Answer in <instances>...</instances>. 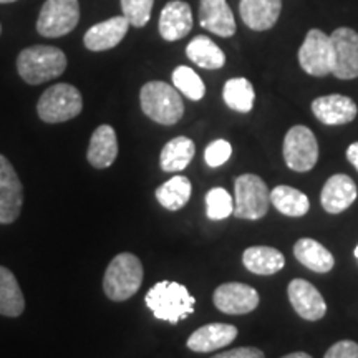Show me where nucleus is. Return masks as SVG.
<instances>
[{"mask_svg":"<svg viewBox=\"0 0 358 358\" xmlns=\"http://www.w3.org/2000/svg\"><path fill=\"white\" fill-rule=\"evenodd\" d=\"M145 302L156 319L176 325L179 320L186 319L194 312L196 299L185 285L163 280L148 290Z\"/></svg>","mask_w":358,"mask_h":358,"instance_id":"1","label":"nucleus"},{"mask_svg":"<svg viewBox=\"0 0 358 358\" xmlns=\"http://www.w3.org/2000/svg\"><path fill=\"white\" fill-rule=\"evenodd\" d=\"M17 70L29 85H40L60 77L66 70L65 53L50 45H34L19 53Z\"/></svg>","mask_w":358,"mask_h":358,"instance_id":"2","label":"nucleus"},{"mask_svg":"<svg viewBox=\"0 0 358 358\" xmlns=\"http://www.w3.org/2000/svg\"><path fill=\"white\" fill-rule=\"evenodd\" d=\"M143 264L131 252H122L113 257L103 277V290L113 302L131 299L141 287Z\"/></svg>","mask_w":358,"mask_h":358,"instance_id":"3","label":"nucleus"},{"mask_svg":"<svg viewBox=\"0 0 358 358\" xmlns=\"http://www.w3.org/2000/svg\"><path fill=\"white\" fill-rule=\"evenodd\" d=\"M141 110L159 124H176L185 115V103L178 90L164 82H148L140 93Z\"/></svg>","mask_w":358,"mask_h":358,"instance_id":"4","label":"nucleus"},{"mask_svg":"<svg viewBox=\"0 0 358 358\" xmlns=\"http://www.w3.org/2000/svg\"><path fill=\"white\" fill-rule=\"evenodd\" d=\"M83 100L78 88L69 83H57L47 88L37 103V113L45 123H64L82 113Z\"/></svg>","mask_w":358,"mask_h":358,"instance_id":"5","label":"nucleus"},{"mask_svg":"<svg viewBox=\"0 0 358 358\" xmlns=\"http://www.w3.org/2000/svg\"><path fill=\"white\" fill-rule=\"evenodd\" d=\"M234 216L256 221L267 214L271 204V192L257 174H243L234 182Z\"/></svg>","mask_w":358,"mask_h":358,"instance_id":"6","label":"nucleus"},{"mask_svg":"<svg viewBox=\"0 0 358 358\" xmlns=\"http://www.w3.org/2000/svg\"><path fill=\"white\" fill-rule=\"evenodd\" d=\"M80 22L78 0H47L37 19V32L47 38L64 37Z\"/></svg>","mask_w":358,"mask_h":358,"instance_id":"7","label":"nucleus"},{"mask_svg":"<svg viewBox=\"0 0 358 358\" xmlns=\"http://www.w3.org/2000/svg\"><path fill=\"white\" fill-rule=\"evenodd\" d=\"M284 159L285 164L297 173H307L319 161V143L310 128H290L284 138Z\"/></svg>","mask_w":358,"mask_h":358,"instance_id":"8","label":"nucleus"},{"mask_svg":"<svg viewBox=\"0 0 358 358\" xmlns=\"http://www.w3.org/2000/svg\"><path fill=\"white\" fill-rule=\"evenodd\" d=\"M299 64L312 77H327L334 70L332 40L319 29H312L299 48Z\"/></svg>","mask_w":358,"mask_h":358,"instance_id":"9","label":"nucleus"},{"mask_svg":"<svg viewBox=\"0 0 358 358\" xmlns=\"http://www.w3.org/2000/svg\"><path fill=\"white\" fill-rule=\"evenodd\" d=\"M24 187L12 163L0 155V224H12L20 216Z\"/></svg>","mask_w":358,"mask_h":358,"instance_id":"10","label":"nucleus"},{"mask_svg":"<svg viewBox=\"0 0 358 358\" xmlns=\"http://www.w3.org/2000/svg\"><path fill=\"white\" fill-rule=\"evenodd\" d=\"M334 70L338 80H353L358 77V34L348 27H340L332 34Z\"/></svg>","mask_w":358,"mask_h":358,"instance_id":"11","label":"nucleus"},{"mask_svg":"<svg viewBox=\"0 0 358 358\" xmlns=\"http://www.w3.org/2000/svg\"><path fill=\"white\" fill-rule=\"evenodd\" d=\"M213 301L216 308L227 315H244L256 310L259 302L257 290L250 287L248 284H241V282H229V284H222L214 290Z\"/></svg>","mask_w":358,"mask_h":358,"instance_id":"12","label":"nucleus"},{"mask_svg":"<svg viewBox=\"0 0 358 358\" xmlns=\"http://www.w3.org/2000/svg\"><path fill=\"white\" fill-rule=\"evenodd\" d=\"M287 294L294 310L297 312L303 320L317 322L325 317L327 303L324 301V297H322V294L313 287L310 282H307L306 279L290 280Z\"/></svg>","mask_w":358,"mask_h":358,"instance_id":"13","label":"nucleus"},{"mask_svg":"<svg viewBox=\"0 0 358 358\" xmlns=\"http://www.w3.org/2000/svg\"><path fill=\"white\" fill-rule=\"evenodd\" d=\"M312 113L320 123L337 127L353 122L358 113V106L350 96L325 95L312 101Z\"/></svg>","mask_w":358,"mask_h":358,"instance_id":"14","label":"nucleus"},{"mask_svg":"<svg viewBox=\"0 0 358 358\" xmlns=\"http://www.w3.org/2000/svg\"><path fill=\"white\" fill-rule=\"evenodd\" d=\"M358 189L355 181L347 174H334L327 179L322 189V208L329 214H340L355 203Z\"/></svg>","mask_w":358,"mask_h":358,"instance_id":"15","label":"nucleus"},{"mask_svg":"<svg viewBox=\"0 0 358 358\" xmlns=\"http://www.w3.org/2000/svg\"><path fill=\"white\" fill-rule=\"evenodd\" d=\"M129 27L131 25H129V22L123 15L100 22V24L90 27L87 30V34L83 37L85 47L90 52L111 50V48H115L124 38Z\"/></svg>","mask_w":358,"mask_h":358,"instance_id":"16","label":"nucleus"},{"mask_svg":"<svg viewBox=\"0 0 358 358\" xmlns=\"http://www.w3.org/2000/svg\"><path fill=\"white\" fill-rule=\"evenodd\" d=\"M159 35L166 42L185 38L192 29L191 7L182 0H171L164 6L159 15Z\"/></svg>","mask_w":358,"mask_h":358,"instance_id":"17","label":"nucleus"},{"mask_svg":"<svg viewBox=\"0 0 358 358\" xmlns=\"http://www.w3.org/2000/svg\"><path fill=\"white\" fill-rule=\"evenodd\" d=\"M199 24L217 37H232L236 34V19L227 0H201Z\"/></svg>","mask_w":358,"mask_h":358,"instance_id":"18","label":"nucleus"},{"mask_svg":"<svg viewBox=\"0 0 358 358\" xmlns=\"http://www.w3.org/2000/svg\"><path fill=\"white\" fill-rule=\"evenodd\" d=\"M237 337V329L231 324H209L192 332L186 345L189 350L208 353L231 345Z\"/></svg>","mask_w":358,"mask_h":358,"instance_id":"19","label":"nucleus"},{"mask_svg":"<svg viewBox=\"0 0 358 358\" xmlns=\"http://www.w3.org/2000/svg\"><path fill=\"white\" fill-rule=\"evenodd\" d=\"M282 0H241V19L249 29L264 32L271 30L279 20Z\"/></svg>","mask_w":358,"mask_h":358,"instance_id":"20","label":"nucleus"},{"mask_svg":"<svg viewBox=\"0 0 358 358\" xmlns=\"http://www.w3.org/2000/svg\"><path fill=\"white\" fill-rule=\"evenodd\" d=\"M118 156V140L110 124H101L92 134L88 146V163L96 169L110 168Z\"/></svg>","mask_w":358,"mask_h":358,"instance_id":"21","label":"nucleus"},{"mask_svg":"<svg viewBox=\"0 0 358 358\" xmlns=\"http://www.w3.org/2000/svg\"><path fill=\"white\" fill-rule=\"evenodd\" d=\"M243 264L249 272L257 275H272L285 266L284 254L267 245H254L244 250Z\"/></svg>","mask_w":358,"mask_h":358,"instance_id":"22","label":"nucleus"},{"mask_svg":"<svg viewBox=\"0 0 358 358\" xmlns=\"http://www.w3.org/2000/svg\"><path fill=\"white\" fill-rule=\"evenodd\" d=\"M294 256L302 266H306L313 272H319V274H325V272L332 271L335 266L332 252L320 243L308 239V237H303V239H299L295 243Z\"/></svg>","mask_w":358,"mask_h":358,"instance_id":"23","label":"nucleus"},{"mask_svg":"<svg viewBox=\"0 0 358 358\" xmlns=\"http://www.w3.org/2000/svg\"><path fill=\"white\" fill-rule=\"evenodd\" d=\"M196 145L186 136H178L164 145L159 156L161 169L166 173H178L189 166L194 158Z\"/></svg>","mask_w":358,"mask_h":358,"instance_id":"24","label":"nucleus"},{"mask_svg":"<svg viewBox=\"0 0 358 358\" xmlns=\"http://www.w3.org/2000/svg\"><path fill=\"white\" fill-rule=\"evenodd\" d=\"M186 55L192 64L206 70L222 69L224 64H226L224 52L206 35H198V37H194L187 43Z\"/></svg>","mask_w":358,"mask_h":358,"instance_id":"25","label":"nucleus"},{"mask_svg":"<svg viewBox=\"0 0 358 358\" xmlns=\"http://www.w3.org/2000/svg\"><path fill=\"white\" fill-rule=\"evenodd\" d=\"M25 310V299L15 275L0 266V315L19 317Z\"/></svg>","mask_w":358,"mask_h":358,"instance_id":"26","label":"nucleus"},{"mask_svg":"<svg viewBox=\"0 0 358 358\" xmlns=\"http://www.w3.org/2000/svg\"><path fill=\"white\" fill-rule=\"evenodd\" d=\"M271 204L280 214L289 217H302L308 213L310 203L302 191L290 186H277L271 191Z\"/></svg>","mask_w":358,"mask_h":358,"instance_id":"27","label":"nucleus"},{"mask_svg":"<svg viewBox=\"0 0 358 358\" xmlns=\"http://www.w3.org/2000/svg\"><path fill=\"white\" fill-rule=\"evenodd\" d=\"M191 181L186 176H174L156 189V199L168 211H179L191 198Z\"/></svg>","mask_w":358,"mask_h":358,"instance_id":"28","label":"nucleus"},{"mask_svg":"<svg viewBox=\"0 0 358 358\" xmlns=\"http://www.w3.org/2000/svg\"><path fill=\"white\" fill-rule=\"evenodd\" d=\"M222 98L231 110L239 111V113H249L254 106L256 93L248 78H231L224 85Z\"/></svg>","mask_w":358,"mask_h":358,"instance_id":"29","label":"nucleus"},{"mask_svg":"<svg viewBox=\"0 0 358 358\" xmlns=\"http://www.w3.org/2000/svg\"><path fill=\"white\" fill-rule=\"evenodd\" d=\"M173 85L178 92H181L182 95H186L192 101L203 100L206 95V85L199 75L189 66L179 65L173 71Z\"/></svg>","mask_w":358,"mask_h":358,"instance_id":"30","label":"nucleus"},{"mask_svg":"<svg viewBox=\"0 0 358 358\" xmlns=\"http://www.w3.org/2000/svg\"><path fill=\"white\" fill-rule=\"evenodd\" d=\"M206 213L211 221H222L234 214V199L224 187H213L206 194Z\"/></svg>","mask_w":358,"mask_h":358,"instance_id":"31","label":"nucleus"},{"mask_svg":"<svg viewBox=\"0 0 358 358\" xmlns=\"http://www.w3.org/2000/svg\"><path fill=\"white\" fill-rule=\"evenodd\" d=\"M155 0H122L123 17L129 22V25L141 29L151 19Z\"/></svg>","mask_w":358,"mask_h":358,"instance_id":"32","label":"nucleus"},{"mask_svg":"<svg viewBox=\"0 0 358 358\" xmlns=\"http://www.w3.org/2000/svg\"><path fill=\"white\" fill-rule=\"evenodd\" d=\"M231 155H232L231 143L226 140H216L206 148L204 159L206 163H208V166L217 168V166H222V164L231 158Z\"/></svg>","mask_w":358,"mask_h":358,"instance_id":"33","label":"nucleus"},{"mask_svg":"<svg viewBox=\"0 0 358 358\" xmlns=\"http://www.w3.org/2000/svg\"><path fill=\"white\" fill-rule=\"evenodd\" d=\"M324 358H358V343L353 340H340L327 350Z\"/></svg>","mask_w":358,"mask_h":358,"instance_id":"34","label":"nucleus"},{"mask_svg":"<svg viewBox=\"0 0 358 358\" xmlns=\"http://www.w3.org/2000/svg\"><path fill=\"white\" fill-rule=\"evenodd\" d=\"M213 358H266L262 350H259L256 347H239L232 348V350L217 353Z\"/></svg>","mask_w":358,"mask_h":358,"instance_id":"35","label":"nucleus"},{"mask_svg":"<svg viewBox=\"0 0 358 358\" xmlns=\"http://www.w3.org/2000/svg\"><path fill=\"white\" fill-rule=\"evenodd\" d=\"M347 159L350 161L353 164V168L358 171V141L357 143H352L350 146H348L347 150Z\"/></svg>","mask_w":358,"mask_h":358,"instance_id":"36","label":"nucleus"},{"mask_svg":"<svg viewBox=\"0 0 358 358\" xmlns=\"http://www.w3.org/2000/svg\"><path fill=\"white\" fill-rule=\"evenodd\" d=\"M282 358H312V357L306 352H294V353H289V355H285Z\"/></svg>","mask_w":358,"mask_h":358,"instance_id":"37","label":"nucleus"},{"mask_svg":"<svg viewBox=\"0 0 358 358\" xmlns=\"http://www.w3.org/2000/svg\"><path fill=\"white\" fill-rule=\"evenodd\" d=\"M10 2H17V0H0V3H10Z\"/></svg>","mask_w":358,"mask_h":358,"instance_id":"38","label":"nucleus"},{"mask_svg":"<svg viewBox=\"0 0 358 358\" xmlns=\"http://www.w3.org/2000/svg\"><path fill=\"white\" fill-rule=\"evenodd\" d=\"M355 257H357V261H358V245L355 248Z\"/></svg>","mask_w":358,"mask_h":358,"instance_id":"39","label":"nucleus"},{"mask_svg":"<svg viewBox=\"0 0 358 358\" xmlns=\"http://www.w3.org/2000/svg\"><path fill=\"white\" fill-rule=\"evenodd\" d=\"M0 34H2V25H0Z\"/></svg>","mask_w":358,"mask_h":358,"instance_id":"40","label":"nucleus"}]
</instances>
